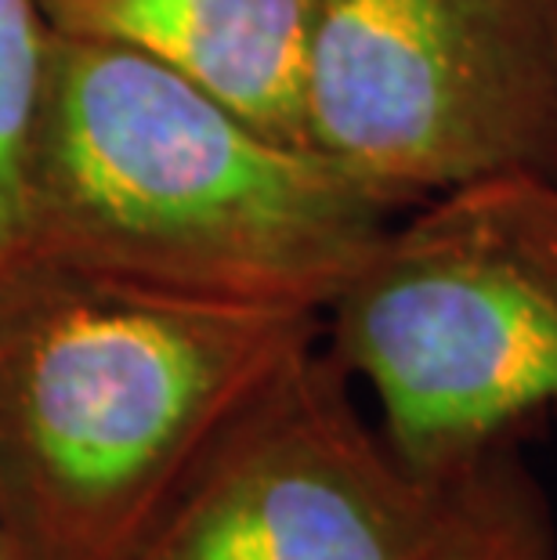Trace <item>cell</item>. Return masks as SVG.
<instances>
[{"instance_id": "8", "label": "cell", "mask_w": 557, "mask_h": 560, "mask_svg": "<svg viewBox=\"0 0 557 560\" xmlns=\"http://www.w3.org/2000/svg\"><path fill=\"white\" fill-rule=\"evenodd\" d=\"M58 58V33L37 0H0V265L26 235L30 166Z\"/></svg>"}, {"instance_id": "7", "label": "cell", "mask_w": 557, "mask_h": 560, "mask_svg": "<svg viewBox=\"0 0 557 560\" xmlns=\"http://www.w3.org/2000/svg\"><path fill=\"white\" fill-rule=\"evenodd\" d=\"M420 560H557L554 506L521 441H500L453 478Z\"/></svg>"}, {"instance_id": "4", "label": "cell", "mask_w": 557, "mask_h": 560, "mask_svg": "<svg viewBox=\"0 0 557 560\" xmlns=\"http://www.w3.org/2000/svg\"><path fill=\"white\" fill-rule=\"evenodd\" d=\"M304 145L395 213L557 182V0H312Z\"/></svg>"}, {"instance_id": "1", "label": "cell", "mask_w": 557, "mask_h": 560, "mask_svg": "<svg viewBox=\"0 0 557 560\" xmlns=\"http://www.w3.org/2000/svg\"><path fill=\"white\" fill-rule=\"evenodd\" d=\"M395 210L323 152L120 47L58 37L22 249L156 290L323 315Z\"/></svg>"}, {"instance_id": "2", "label": "cell", "mask_w": 557, "mask_h": 560, "mask_svg": "<svg viewBox=\"0 0 557 560\" xmlns=\"http://www.w3.org/2000/svg\"><path fill=\"white\" fill-rule=\"evenodd\" d=\"M323 315L19 249L0 265V514L22 560H124Z\"/></svg>"}, {"instance_id": "5", "label": "cell", "mask_w": 557, "mask_h": 560, "mask_svg": "<svg viewBox=\"0 0 557 560\" xmlns=\"http://www.w3.org/2000/svg\"><path fill=\"white\" fill-rule=\"evenodd\" d=\"M318 340L174 488L124 560H420L445 481L413 474Z\"/></svg>"}, {"instance_id": "9", "label": "cell", "mask_w": 557, "mask_h": 560, "mask_svg": "<svg viewBox=\"0 0 557 560\" xmlns=\"http://www.w3.org/2000/svg\"><path fill=\"white\" fill-rule=\"evenodd\" d=\"M0 560H22V550L15 542V535H11L4 514H0Z\"/></svg>"}, {"instance_id": "6", "label": "cell", "mask_w": 557, "mask_h": 560, "mask_svg": "<svg viewBox=\"0 0 557 560\" xmlns=\"http://www.w3.org/2000/svg\"><path fill=\"white\" fill-rule=\"evenodd\" d=\"M58 37L120 47L304 145L312 0H37Z\"/></svg>"}, {"instance_id": "3", "label": "cell", "mask_w": 557, "mask_h": 560, "mask_svg": "<svg viewBox=\"0 0 557 560\" xmlns=\"http://www.w3.org/2000/svg\"><path fill=\"white\" fill-rule=\"evenodd\" d=\"M323 343L420 478L521 441L557 416V182L503 174L417 202L323 312Z\"/></svg>"}]
</instances>
